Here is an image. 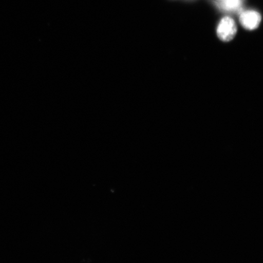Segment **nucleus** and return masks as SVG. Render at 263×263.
<instances>
[{"label": "nucleus", "instance_id": "3", "mask_svg": "<svg viewBox=\"0 0 263 263\" xmlns=\"http://www.w3.org/2000/svg\"><path fill=\"white\" fill-rule=\"evenodd\" d=\"M243 0H216L217 6L227 12H238L241 9Z\"/></svg>", "mask_w": 263, "mask_h": 263}, {"label": "nucleus", "instance_id": "1", "mask_svg": "<svg viewBox=\"0 0 263 263\" xmlns=\"http://www.w3.org/2000/svg\"><path fill=\"white\" fill-rule=\"evenodd\" d=\"M237 28L233 19L230 16L223 18L217 28L218 37L223 42H229L234 38Z\"/></svg>", "mask_w": 263, "mask_h": 263}, {"label": "nucleus", "instance_id": "2", "mask_svg": "<svg viewBox=\"0 0 263 263\" xmlns=\"http://www.w3.org/2000/svg\"><path fill=\"white\" fill-rule=\"evenodd\" d=\"M261 21V15L255 11L242 12L239 16L240 23L243 27L249 30H254L257 28Z\"/></svg>", "mask_w": 263, "mask_h": 263}]
</instances>
